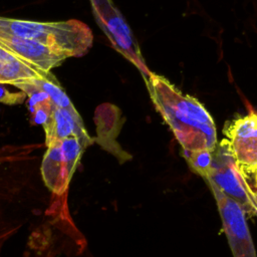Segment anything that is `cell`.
<instances>
[{
  "label": "cell",
  "mask_w": 257,
  "mask_h": 257,
  "mask_svg": "<svg viewBox=\"0 0 257 257\" xmlns=\"http://www.w3.org/2000/svg\"><path fill=\"white\" fill-rule=\"evenodd\" d=\"M221 192L234 200L248 216H257V210L251 199V188L245 176L238 168L229 141L222 140L213 151V159L205 177Z\"/></svg>",
  "instance_id": "3"
},
{
  "label": "cell",
  "mask_w": 257,
  "mask_h": 257,
  "mask_svg": "<svg viewBox=\"0 0 257 257\" xmlns=\"http://www.w3.org/2000/svg\"><path fill=\"white\" fill-rule=\"evenodd\" d=\"M216 200L223 229L234 257H257L242 208L213 183L207 182Z\"/></svg>",
  "instance_id": "5"
},
{
  "label": "cell",
  "mask_w": 257,
  "mask_h": 257,
  "mask_svg": "<svg viewBox=\"0 0 257 257\" xmlns=\"http://www.w3.org/2000/svg\"><path fill=\"white\" fill-rule=\"evenodd\" d=\"M184 157L191 169L205 179L213 159V151H186L183 150Z\"/></svg>",
  "instance_id": "14"
},
{
  "label": "cell",
  "mask_w": 257,
  "mask_h": 257,
  "mask_svg": "<svg viewBox=\"0 0 257 257\" xmlns=\"http://www.w3.org/2000/svg\"><path fill=\"white\" fill-rule=\"evenodd\" d=\"M144 79L153 103L182 149L214 151L218 144L216 125L205 106L162 75L151 72Z\"/></svg>",
  "instance_id": "1"
},
{
  "label": "cell",
  "mask_w": 257,
  "mask_h": 257,
  "mask_svg": "<svg viewBox=\"0 0 257 257\" xmlns=\"http://www.w3.org/2000/svg\"><path fill=\"white\" fill-rule=\"evenodd\" d=\"M251 199H252V201L254 203V206L257 210V193H255L254 191H251Z\"/></svg>",
  "instance_id": "15"
},
{
  "label": "cell",
  "mask_w": 257,
  "mask_h": 257,
  "mask_svg": "<svg viewBox=\"0 0 257 257\" xmlns=\"http://www.w3.org/2000/svg\"><path fill=\"white\" fill-rule=\"evenodd\" d=\"M46 73L28 64L0 42V84H12L40 78Z\"/></svg>",
  "instance_id": "11"
},
{
  "label": "cell",
  "mask_w": 257,
  "mask_h": 257,
  "mask_svg": "<svg viewBox=\"0 0 257 257\" xmlns=\"http://www.w3.org/2000/svg\"><path fill=\"white\" fill-rule=\"evenodd\" d=\"M224 134L240 171L244 176L254 174L257 171V113L233 120Z\"/></svg>",
  "instance_id": "6"
},
{
  "label": "cell",
  "mask_w": 257,
  "mask_h": 257,
  "mask_svg": "<svg viewBox=\"0 0 257 257\" xmlns=\"http://www.w3.org/2000/svg\"><path fill=\"white\" fill-rule=\"evenodd\" d=\"M43 128L46 147L69 137H76L87 146L94 142V138L89 137L87 134L84 123L74 105L71 107L54 106Z\"/></svg>",
  "instance_id": "9"
},
{
  "label": "cell",
  "mask_w": 257,
  "mask_h": 257,
  "mask_svg": "<svg viewBox=\"0 0 257 257\" xmlns=\"http://www.w3.org/2000/svg\"><path fill=\"white\" fill-rule=\"evenodd\" d=\"M0 42L22 60L45 72L51 71L66 59L57 51L38 41L13 34L0 32Z\"/></svg>",
  "instance_id": "8"
},
{
  "label": "cell",
  "mask_w": 257,
  "mask_h": 257,
  "mask_svg": "<svg viewBox=\"0 0 257 257\" xmlns=\"http://www.w3.org/2000/svg\"><path fill=\"white\" fill-rule=\"evenodd\" d=\"M0 32L38 41L65 58L86 54L93 43L89 27L75 19L39 22L0 16Z\"/></svg>",
  "instance_id": "2"
},
{
  "label": "cell",
  "mask_w": 257,
  "mask_h": 257,
  "mask_svg": "<svg viewBox=\"0 0 257 257\" xmlns=\"http://www.w3.org/2000/svg\"><path fill=\"white\" fill-rule=\"evenodd\" d=\"M254 175V184H255V188H256V192L255 193H257V171L253 174Z\"/></svg>",
  "instance_id": "16"
},
{
  "label": "cell",
  "mask_w": 257,
  "mask_h": 257,
  "mask_svg": "<svg viewBox=\"0 0 257 257\" xmlns=\"http://www.w3.org/2000/svg\"><path fill=\"white\" fill-rule=\"evenodd\" d=\"M41 175L46 187L56 195H62L71 180L67 173L59 143L47 146L41 165Z\"/></svg>",
  "instance_id": "10"
},
{
  "label": "cell",
  "mask_w": 257,
  "mask_h": 257,
  "mask_svg": "<svg viewBox=\"0 0 257 257\" xmlns=\"http://www.w3.org/2000/svg\"><path fill=\"white\" fill-rule=\"evenodd\" d=\"M89 2L96 22L111 46L132 62L143 77H147L151 71L146 65L138 41L112 0H89Z\"/></svg>",
  "instance_id": "4"
},
{
  "label": "cell",
  "mask_w": 257,
  "mask_h": 257,
  "mask_svg": "<svg viewBox=\"0 0 257 257\" xmlns=\"http://www.w3.org/2000/svg\"><path fill=\"white\" fill-rule=\"evenodd\" d=\"M32 82L36 87L44 91L50 97V99L52 100L55 106H58V107L73 106L71 100L66 95L60 83L50 71L44 73V75L40 78L33 79Z\"/></svg>",
  "instance_id": "12"
},
{
  "label": "cell",
  "mask_w": 257,
  "mask_h": 257,
  "mask_svg": "<svg viewBox=\"0 0 257 257\" xmlns=\"http://www.w3.org/2000/svg\"><path fill=\"white\" fill-rule=\"evenodd\" d=\"M58 143L62 151L67 173L71 178L76 170L81 155L84 152L87 145L76 137H69Z\"/></svg>",
  "instance_id": "13"
},
{
  "label": "cell",
  "mask_w": 257,
  "mask_h": 257,
  "mask_svg": "<svg viewBox=\"0 0 257 257\" xmlns=\"http://www.w3.org/2000/svg\"><path fill=\"white\" fill-rule=\"evenodd\" d=\"M125 121L120 109L111 103L98 105L94 112V122L96 124V142L104 151L113 155L120 164L132 159V155L122 150L116 142L119 131Z\"/></svg>",
  "instance_id": "7"
}]
</instances>
